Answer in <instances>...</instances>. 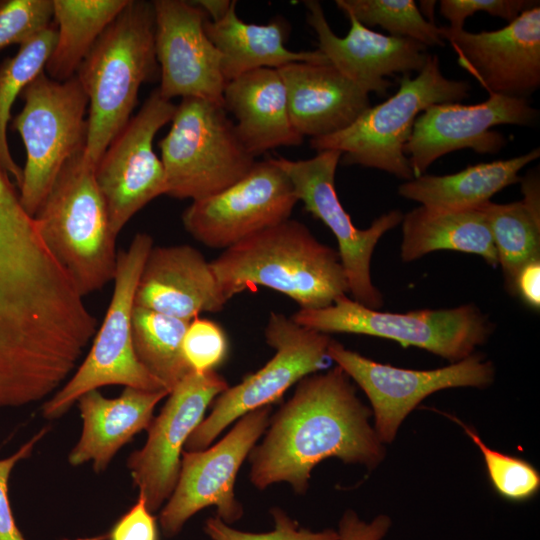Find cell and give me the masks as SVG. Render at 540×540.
<instances>
[{"label": "cell", "instance_id": "cell-1", "mask_svg": "<svg viewBox=\"0 0 540 540\" xmlns=\"http://www.w3.org/2000/svg\"><path fill=\"white\" fill-rule=\"evenodd\" d=\"M371 413L337 365L304 377L249 454L252 484L263 490L287 482L304 494L313 468L330 457L375 468L385 451L369 423Z\"/></svg>", "mask_w": 540, "mask_h": 540}, {"label": "cell", "instance_id": "cell-2", "mask_svg": "<svg viewBox=\"0 0 540 540\" xmlns=\"http://www.w3.org/2000/svg\"><path fill=\"white\" fill-rule=\"evenodd\" d=\"M210 265L224 304L258 286L288 296L300 309L325 308L348 293L338 251L290 218L223 250Z\"/></svg>", "mask_w": 540, "mask_h": 540}, {"label": "cell", "instance_id": "cell-3", "mask_svg": "<svg viewBox=\"0 0 540 540\" xmlns=\"http://www.w3.org/2000/svg\"><path fill=\"white\" fill-rule=\"evenodd\" d=\"M154 35L152 2L129 0L77 71L88 97L83 155L94 167L131 119L141 85L160 74Z\"/></svg>", "mask_w": 540, "mask_h": 540}, {"label": "cell", "instance_id": "cell-4", "mask_svg": "<svg viewBox=\"0 0 540 540\" xmlns=\"http://www.w3.org/2000/svg\"><path fill=\"white\" fill-rule=\"evenodd\" d=\"M34 219L82 297L113 281L117 236L111 230L95 167L83 151L63 166Z\"/></svg>", "mask_w": 540, "mask_h": 540}, {"label": "cell", "instance_id": "cell-5", "mask_svg": "<svg viewBox=\"0 0 540 540\" xmlns=\"http://www.w3.org/2000/svg\"><path fill=\"white\" fill-rule=\"evenodd\" d=\"M469 91L467 81L445 77L439 58L429 54L416 77H401L395 94L367 108L345 129L312 138L310 146L318 152H341L343 164L379 169L409 181L414 175L404 147L416 118L432 105L459 103L469 96Z\"/></svg>", "mask_w": 540, "mask_h": 540}, {"label": "cell", "instance_id": "cell-6", "mask_svg": "<svg viewBox=\"0 0 540 540\" xmlns=\"http://www.w3.org/2000/svg\"><path fill=\"white\" fill-rule=\"evenodd\" d=\"M167 193L192 201L215 195L245 177L256 163L221 105L184 98L159 142Z\"/></svg>", "mask_w": 540, "mask_h": 540}, {"label": "cell", "instance_id": "cell-7", "mask_svg": "<svg viewBox=\"0 0 540 540\" xmlns=\"http://www.w3.org/2000/svg\"><path fill=\"white\" fill-rule=\"evenodd\" d=\"M291 319L324 334L381 337L414 346L451 363L472 355L492 334L494 324L474 304L406 313L368 308L347 295L321 309H299Z\"/></svg>", "mask_w": 540, "mask_h": 540}, {"label": "cell", "instance_id": "cell-8", "mask_svg": "<svg viewBox=\"0 0 540 540\" xmlns=\"http://www.w3.org/2000/svg\"><path fill=\"white\" fill-rule=\"evenodd\" d=\"M152 247L150 235L137 233L129 247L118 252L112 297L103 322L76 372L43 404L44 418L61 417L83 394L107 385L167 390L139 362L132 343L135 292Z\"/></svg>", "mask_w": 540, "mask_h": 540}, {"label": "cell", "instance_id": "cell-9", "mask_svg": "<svg viewBox=\"0 0 540 540\" xmlns=\"http://www.w3.org/2000/svg\"><path fill=\"white\" fill-rule=\"evenodd\" d=\"M20 96L24 106L12 121L26 151L18 189L34 217L63 166L85 148L88 97L77 76L59 82L44 72Z\"/></svg>", "mask_w": 540, "mask_h": 540}, {"label": "cell", "instance_id": "cell-10", "mask_svg": "<svg viewBox=\"0 0 540 540\" xmlns=\"http://www.w3.org/2000/svg\"><path fill=\"white\" fill-rule=\"evenodd\" d=\"M264 335L274 356L258 371L219 394L210 414L196 427L185 451L208 448L232 422L255 409L270 406L304 377L325 368L332 338L294 322L291 317L271 312Z\"/></svg>", "mask_w": 540, "mask_h": 540}, {"label": "cell", "instance_id": "cell-11", "mask_svg": "<svg viewBox=\"0 0 540 540\" xmlns=\"http://www.w3.org/2000/svg\"><path fill=\"white\" fill-rule=\"evenodd\" d=\"M340 159L341 152L337 150L319 151L316 156L306 160L270 158L289 177L305 210L321 220L337 239L348 293L353 300L379 310L384 302L371 279V258L379 240L401 223L403 214L399 210H392L376 218L367 229L355 227L340 203L335 188V174Z\"/></svg>", "mask_w": 540, "mask_h": 540}, {"label": "cell", "instance_id": "cell-12", "mask_svg": "<svg viewBox=\"0 0 540 540\" xmlns=\"http://www.w3.org/2000/svg\"><path fill=\"white\" fill-rule=\"evenodd\" d=\"M327 355L368 397L374 429L382 443H391L404 419L421 401L440 390L488 387L495 377L493 364L480 354L433 370L397 368L373 361L331 340Z\"/></svg>", "mask_w": 540, "mask_h": 540}, {"label": "cell", "instance_id": "cell-13", "mask_svg": "<svg viewBox=\"0 0 540 540\" xmlns=\"http://www.w3.org/2000/svg\"><path fill=\"white\" fill-rule=\"evenodd\" d=\"M270 414V406L250 411L215 445L183 451L177 484L159 516L165 536L177 535L187 520L209 506H216L217 517L228 525L242 517L234 493L236 476L268 428Z\"/></svg>", "mask_w": 540, "mask_h": 540}, {"label": "cell", "instance_id": "cell-14", "mask_svg": "<svg viewBox=\"0 0 540 540\" xmlns=\"http://www.w3.org/2000/svg\"><path fill=\"white\" fill-rule=\"evenodd\" d=\"M175 110L176 105L154 90L95 167L111 230L117 237L139 210L167 193L164 167L153 141L157 132L171 122Z\"/></svg>", "mask_w": 540, "mask_h": 540}, {"label": "cell", "instance_id": "cell-15", "mask_svg": "<svg viewBox=\"0 0 540 540\" xmlns=\"http://www.w3.org/2000/svg\"><path fill=\"white\" fill-rule=\"evenodd\" d=\"M292 182L270 158L225 190L192 201L182 213L185 230L209 248L227 249L290 218L298 203Z\"/></svg>", "mask_w": 540, "mask_h": 540}, {"label": "cell", "instance_id": "cell-16", "mask_svg": "<svg viewBox=\"0 0 540 540\" xmlns=\"http://www.w3.org/2000/svg\"><path fill=\"white\" fill-rule=\"evenodd\" d=\"M228 387L215 370L190 372L170 391L151 421L144 446L130 454L127 468L133 485L152 513L175 489L188 438L204 419L206 409Z\"/></svg>", "mask_w": 540, "mask_h": 540}, {"label": "cell", "instance_id": "cell-17", "mask_svg": "<svg viewBox=\"0 0 540 540\" xmlns=\"http://www.w3.org/2000/svg\"><path fill=\"white\" fill-rule=\"evenodd\" d=\"M539 111L526 99L489 94L481 103L436 104L418 115L404 147L414 178L445 154L461 149L494 154L506 138L491 128L499 125L531 126Z\"/></svg>", "mask_w": 540, "mask_h": 540}, {"label": "cell", "instance_id": "cell-18", "mask_svg": "<svg viewBox=\"0 0 540 540\" xmlns=\"http://www.w3.org/2000/svg\"><path fill=\"white\" fill-rule=\"evenodd\" d=\"M152 4L160 95L170 101L198 98L224 107L222 55L205 32L206 13L194 1L155 0Z\"/></svg>", "mask_w": 540, "mask_h": 540}, {"label": "cell", "instance_id": "cell-19", "mask_svg": "<svg viewBox=\"0 0 540 540\" xmlns=\"http://www.w3.org/2000/svg\"><path fill=\"white\" fill-rule=\"evenodd\" d=\"M458 64L488 94L526 99L540 87V6L523 11L500 29L468 32L439 27Z\"/></svg>", "mask_w": 540, "mask_h": 540}, {"label": "cell", "instance_id": "cell-20", "mask_svg": "<svg viewBox=\"0 0 540 540\" xmlns=\"http://www.w3.org/2000/svg\"><path fill=\"white\" fill-rule=\"evenodd\" d=\"M307 22L316 33L318 50L328 62L368 94L386 95L387 77L419 72L429 54L417 41L384 35L346 15L350 22L346 36L339 37L327 22L320 2L305 1Z\"/></svg>", "mask_w": 540, "mask_h": 540}, {"label": "cell", "instance_id": "cell-21", "mask_svg": "<svg viewBox=\"0 0 540 540\" xmlns=\"http://www.w3.org/2000/svg\"><path fill=\"white\" fill-rule=\"evenodd\" d=\"M134 305L187 321L225 306L210 262L187 244L153 245L138 280Z\"/></svg>", "mask_w": 540, "mask_h": 540}, {"label": "cell", "instance_id": "cell-22", "mask_svg": "<svg viewBox=\"0 0 540 540\" xmlns=\"http://www.w3.org/2000/svg\"><path fill=\"white\" fill-rule=\"evenodd\" d=\"M277 70L292 125L303 137L337 133L370 107L369 94L330 63L294 62Z\"/></svg>", "mask_w": 540, "mask_h": 540}, {"label": "cell", "instance_id": "cell-23", "mask_svg": "<svg viewBox=\"0 0 540 540\" xmlns=\"http://www.w3.org/2000/svg\"><path fill=\"white\" fill-rule=\"evenodd\" d=\"M168 394L132 387H124L115 398L103 396L98 389L83 394L77 400L82 432L68 462L72 466L92 462L96 473L105 471L125 444L148 429L156 405Z\"/></svg>", "mask_w": 540, "mask_h": 540}, {"label": "cell", "instance_id": "cell-24", "mask_svg": "<svg viewBox=\"0 0 540 540\" xmlns=\"http://www.w3.org/2000/svg\"><path fill=\"white\" fill-rule=\"evenodd\" d=\"M224 108L254 157L280 146H298L304 137L292 125L286 89L277 69L259 68L226 83Z\"/></svg>", "mask_w": 540, "mask_h": 540}, {"label": "cell", "instance_id": "cell-25", "mask_svg": "<svg viewBox=\"0 0 540 540\" xmlns=\"http://www.w3.org/2000/svg\"><path fill=\"white\" fill-rule=\"evenodd\" d=\"M237 2L232 0L227 14L219 21H205L208 38L222 55V74L227 82L259 68L279 69L294 62L329 63L318 49L291 51L285 40L288 22L276 17L267 24L246 23L236 14Z\"/></svg>", "mask_w": 540, "mask_h": 540}, {"label": "cell", "instance_id": "cell-26", "mask_svg": "<svg viewBox=\"0 0 540 540\" xmlns=\"http://www.w3.org/2000/svg\"><path fill=\"white\" fill-rule=\"evenodd\" d=\"M400 257L412 262L437 250L481 256L498 266L492 234L479 208L445 209L420 205L403 214Z\"/></svg>", "mask_w": 540, "mask_h": 540}, {"label": "cell", "instance_id": "cell-27", "mask_svg": "<svg viewBox=\"0 0 540 540\" xmlns=\"http://www.w3.org/2000/svg\"><path fill=\"white\" fill-rule=\"evenodd\" d=\"M539 156L540 149L534 148L510 159L469 165L453 174H423L402 183L398 193L423 206L478 208L507 186L520 182V171Z\"/></svg>", "mask_w": 540, "mask_h": 540}, {"label": "cell", "instance_id": "cell-28", "mask_svg": "<svg viewBox=\"0 0 540 540\" xmlns=\"http://www.w3.org/2000/svg\"><path fill=\"white\" fill-rule=\"evenodd\" d=\"M129 0H53L57 36L46 74L64 82L74 76L107 26Z\"/></svg>", "mask_w": 540, "mask_h": 540}, {"label": "cell", "instance_id": "cell-29", "mask_svg": "<svg viewBox=\"0 0 540 540\" xmlns=\"http://www.w3.org/2000/svg\"><path fill=\"white\" fill-rule=\"evenodd\" d=\"M190 321L135 306L132 343L143 367L170 391L190 372L182 341Z\"/></svg>", "mask_w": 540, "mask_h": 540}, {"label": "cell", "instance_id": "cell-30", "mask_svg": "<svg viewBox=\"0 0 540 540\" xmlns=\"http://www.w3.org/2000/svg\"><path fill=\"white\" fill-rule=\"evenodd\" d=\"M485 215L505 279L511 292L515 275L526 263L540 259V209L523 200L488 201L478 207Z\"/></svg>", "mask_w": 540, "mask_h": 540}, {"label": "cell", "instance_id": "cell-31", "mask_svg": "<svg viewBox=\"0 0 540 540\" xmlns=\"http://www.w3.org/2000/svg\"><path fill=\"white\" fill-rule=\"evenodd\" d=\"M56 36V25L53 22L36 37L22 44L13 57L0 63V164L14 179L17 187L22 182V169L14 161L7 141L11 108L29 83L44 72Z\"/></svg>", "mask_w": 540, "mask_h": 540}, {"label": "cell", "instance_id": "cell-32", "mask_svg": "<svg viewBox=\"0 0 540 540\" xmlns=\"http://www.w3.org/2000/svg\"><path fill=\"white\" fill-rule=\"evenodd\" d=\"M337 7L366 27L380 26L391 36L427 46H445L439 27L427 20L413 0H336Z\"/></svg>", "mask_w": 540, "mask_h": 540}, {"label": "cell", "instance_id": "cell-33", "mask_svg": "<svg viewBox=\"0 0 540 540\" xmlns=\"http://www.w3.org/2000/svg\"><path fill=\"white\" fill-rule=\"evenodd\" d=\"M451 418L463 428L481 451L489 480L498 495L520 502L530 499L538 492L540 474L533 465L522 458L491 449L472 428L457 418Z\"/></svg>", "mask_w": 540, "mask_h": 540}, {"label": "cell", "instance_id": "cell-34", "mask_svg": "<svg viewBox=\"0 0 540 540\" xmlns=\"http://www.w3.org/2000/svg\"><path fill=\"white\" fill-rule=\"evenodd\" d=\"M53 23V0H0V49L30 41Z\"/></svg>", "mask_w": 540, "mask_h": 540}, {"label": "cell", "instance_id": "cell-35", "mask_svg": "<svg viewBox=\"0 0 540 540\" xmlns=\"http://www.w3.org/2000/svg\"><path fill=\"white\" fill-rule=\"evenodd\" d=\"M182 351L192 371H212L225 360L228 340L218 323L196 317L187 326Z\"/></svg>", "mask_w": 540, "mask_h": 540}, {"label": "cell", "instance_id": "cell-36", "mask_svg": "<svg viewBox=\"0 0 540 540\" xmlns=\"http://www.w3.org/2000/svg\"><path fill=\"white\" fill-rule=\"evenodd\" d=\"M270 513L275 523L270 532L251 533L236 530L217 516L206 520L204 531L212 540H339L338 531L325 529L315 532L300 527L297 521L278 507L272 508Z\"/></svg>", "mask_w": 540, "mask_h": 540}, {"label": "cell", "instance_id": "cell-37", "mask_svg": "<svg viewBox=\"0 0 540 540\" xmlns=\"http://www.w3.org/2000/svg\"><path fill=\"white\" fill-rule=\"evenodd\" d=\"M537 3L530 0H441L440 13L450 22V28L460 30L464 29L465 20L477 12L510 22Z\"/></svg>", "mask_w": 540, "mask_h": 540}, {"label": "cell", "instance_id": "cell-38", "mask_svg": "<svg viewBox=\"0 0 540 540\" xmlns=\"http://www.w3.org/2000/svg\"><path fill=\"white\" fill-rule=\"evenodd\" d=\"M47 428H43L29 441L23 444L15 453L0 459V540H25L19 530L8 496V482L10 475L20 461L28 458L36 443L46 434Z\"/></svg>", "mask_w": 540, "mask_h": 540}, {"label": "cell", "instance_id": "cell-39", "mask_svg": "<svg viewBox=\"0 0 540 540\" xmlns=\"http://www.w3.org/2000/svg\"><path fill=\"white\" fill-rule=\"evenodd\" d=\"M107 540H159L156 517L145 499L138 495L135 504L112 526Z\"/></svg>", "mask_w": 540, "mask_h": 540}, {"label": "cell", "instance_id": "cell-40", "mask_svg": "<svg viewBox=\"0 0 540 540\" xmlns=\"http://www.w3.org/2000/svg\"><path fill=\"white\" fill-rule=\"evenodd\" d=\"M390 527L391 519L386 515L366 522L353 510H347L339 522V540H382Z\"/></svg>", "mask_w": 540, "mask_h": 540}, {"label": "cell", "instance_id": "cell-41", "mask_svg": "<svg viewBox=\"0 0 540 540\" xmlns=\"http://www.w3.org/2000/svg\"><path fill=\"white\" fill-rule=\"evenodd\" d=\"M511 292L518 294L529 307L540 308V259L530 261L519 269Z\"/></svg>", "mask_w": 540, "mask_h": 540}, {"label": "cell", "instance_id": "cell-42", "mask_svg": "<svg viewBox=\"0 0 540 540\" xmlns=\"http://www.w3.org/2000/svg\"><path fill=\"white\" fill-rule=\"evenodd\" d=\"M207 16L211 17L212 22L219 21L229 11L232 0H198L194 1Z\"/></svg>", "mask_w": 540, "mask_h": 540}]
</instances>
